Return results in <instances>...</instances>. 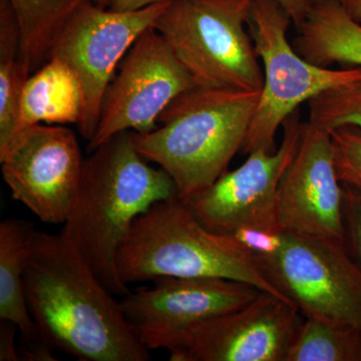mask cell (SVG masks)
Masks as SVG:
<instances>
[{"label":"cell","mask_w":361,"mask_h":361,"mask_svg":"<svg viewBox=\"0 0 361 361\" xmlns=\"http://www.w3.org/2000/svg\"><path fill=\"white\" fill-rule=\"evenodd\" d=\"M40 339L82 361H149L121 301L63 234L35 231L23 274Z\"/></svg>","instance_id":"6da1fadb"},{"label":"cell","mask_w":361,"mask_h":361,"mask_svg":"<svg viewBox=\"0 0 361 361\" xmlns=\"http://www.w3.org/2000/svg\"><path fill=\"white\" fill-rule=\"evenodd\" d=\"M85 159L82 179L61 234L115 296L130 293L116 256L135 220L156 203L178 197L174 180L135 149L132 130L114 135Z\"/></svg>","instance_id":"7a4b0ae2"},{"label":"cell","mask_w":361,"mask_h":361,"mask_svg":"<svg viewBox=\"0 0 361 361\" xmlns=\"http://www.w3.org/2000/svg\"><path fill=\"white\" fill-rule=\"evenodd\" d=\"M261 90L195 87L169 104L155 130H132L135 149L171 176L187 202L227 172L243 148Z\"/></svg>","instance_id":"3957f363"},{"label":"cell","mask_w":361,"mask_h":361,"mask_svg":"<svg viewBox=\"0 0 361 361\" xmlns=\"http://www.w3.org/2000/svg\"><path fill=\"white\" fill-rule=\"evenodd\" d=\"M116 268L127 286L160 277L221 278L291 303L236 240L204 227L179 197L156 202L135 220L118 252Z\"/></svg>","instance_id":"277c9868"},{"label":"cell","mask_w":361,"mask_h":361,"mask_svg":"<svg viewBox=\"0 0 361 361\" xmlns=\"http://www.w3.org/2000/svg\"><path fill=\"white\" fill-rule=\"evenodd\" d=\"M253 0H172L153 27L198 87L261 90L264 73L250 32Z\"/></svg>","instance_id":"5b68a950"},{"label":"cell","mask_w":361,"mask_h":361,"mask_svg":"<svg viewBox=\"0 0 361 361\" xmlns=\"http://www.w3.org/2000/svg\"><path fill=\"white\" fill-rule=\"evenodd\" d=\"M292 18L279 0H253L248 30L264 66V85L242 152L274 153L275 137L304 102L325 90L361 80V68L334 70L313 65L287 39Z\"/></svg>","instance_id":"8992f818"},{"label":"cell","mask_w":361,"mask_h":361,"mask_svg":"<svg viewBox=\"0 0 361 361\" xmlns=\"http://www.w3.org/2000/svg\"><path fill=\"white\" fill-rule=\"evenodd\" d=\"M257 262L304 318L361 331V270L344 242L287 231L281 252Z\"/></svg>","instance_id":"52a82bcc"},{"label":"cell","mask_w":361,"mask_h":361,"mask_svg":"<svg viewBox=\"0 0 361 361\" xmlns=\"http://www.w3.org/2000/svg\"><path fill=\"white\" fill-rule=\"evenodd\" d=\"M304 317L293 304L261 291L232 312L145 342L172 361H286Z\"/></svg>","instance_id":"ba28073f"},{"label":"cell","mask_w":361,"mask_h":361,"mask_svg":"<svg viewBox=\"0 0 361 361\" xmlns=\"http://www.w3.org/2000/svg\"><path fill=\"white\" fill-rule=\"evenodd\" d=\"M170 2L130 11L85 4L59 33L49 59L65 61L80 80L84 108L78 129L85 141L90 142L96 133L104 94L115 77L116 66L137 37L153 27Z\"/></svg>","instance_id":"9c48e42d"},{"label":"cell","mask_w":361,"mask_h":361,"mask_svg":"<svg viewBox=\"0 0 361 361\" xmlns=\"http://www.w3.org/2000/svg\"><path fill=\"white\" fill-rule=\"evenodd\" d=\"M198 87L166 39L149 27L137 37L104 94L92 153L114 135L155 130L161 114L175 99Z\"/></svg>","instance_id":"30bf717a"},{"label":"cell","mask_w":361,"mask_h":361,"mask_svg":"<svg viewBox=\"0 0 361 361\" xmlns=\"http://www.w3.org/2000/svg\"><path fill=\"white\" fill-rule=\"evenodd\" d=\"M84 161L73 130L44 123L26 130L0 154L2 177L11 197L47 224H65Z\"/></svg>","instance_id":"8fae6325"},{"label":"cell","mask_w":361,"mask_h":361,"mask_svg":"<svg viewBox=\"0 0 361 361\" xmlns=\"http://www.w3.org/2000/svg\"><path fill=\"white\" fill-rule=\"evenodd\" d=\"M303 125L299 110L294 111L282 126L283 139L276 152H252L241 167L227 171L208 189L188 200L201 224L227 236L246 226L282 229L277 220L278 187L296 155Z\"/></svg>","instance_id":"7c38bea8"},{"label":"cell","mask_w":361,"mask_h":361,"mask_svg":"<svg viewBox=\"0 0 361 361\" xmlns=\"http://www.w3.org/2000/svg\"><path fill=\"white\" fill-rule=\"evenodd\" d=\"M343 200L330 133L304 123L296 155L278 187L280 227L344 242Z\"/></svg>","instance_id":"4fadbf2b"},{"label":"cell","mask_w":361,"mask_h":361,"mask_svg":"<svg viewBox=\"0 0 361 361\" xmlns=\"http://www.w3.org/2000/svg\"><path fill=\"white\" fill-rule=\"evenodd\" d=\"M152 287L123 296L121 304L133 331L145 342L244 307L260 290L221 278L160 277Z\"/></svg>","instance_id":"5bb4252c"},{"label":"cell","mask_w":361,"mask_h":361,"mask_svg":"<svg viewBox=\"0 0 361 361\" xmlns=\"http://www.w3.org/2000/svg\"><path fill=\"white\" fill-rule=\"evenodd\" d=\"M82 108L84 97L77 75L65 61L51 58L32 73L23 85L16 129L9 145L39 123L78 126Z\"/></svg>","instance_id":"9a60e30c"},{"label":"cell","mask_w":361,"mask_h":361,"mask_svg":"<svg viewBox=\"0 0 361 361\" xmlns=\"http://www.w3.org/2000/svg\"><path fill=\"white\" fill-rule=\"evenodd\" d=\"M297 27L294 49L306 61L325 68L334 63L361 68V23L339 0L314 2Z\"/></svg>","instance_id":"2e32d148"},{"label":"cell","mask_w":361,"mask_h":361,"mask_svg":"<svg viewBox=\"0 0 361 361\" xmlns=\"http://www.w3.org/2000/svg\"><path fill=\"white\" fill-rule=\"evenodd\" d=\"M35 231L30 221L7 219L0 223V320L16 324L25 343L42 341L23 286Z\"/></svg>","instance_id":"e0dca14e"},{"label":"cell","mask_w":361,"mask_h":361,"mask_svg":"<svg viewBox=\"0 0 361 361\" xmlns=\"http://www.w3.org/2000/svg\"><path fill=\"white\" fill-rule=\"evenodd\" d=\"M20 30V56L30 73L49 59L66 21L85 4L111 7L113 0H8Z\"/></svg>","instance_id":"ac0fdd59"},{"label":"cell","mask_w":361,"mask_h":361,"mask_svg":"<svg viewBox=\"0 0 361 361\" xmlns=\"http://www.w3.org/2000/svg\"><path fill=\"white\" fill-rule=\"evenodd\" d=\"M30 75L20 56L18 18L8 0H0V153L13 139L21 90Z\"/></svg>","instance_id":"d6986e66"},{"label":"cell","mask_w":361,"mask_h":361,"mask_svg":"<svg viewBox=\"0 0 361 361\" xmlns=\"http://www.w3.org/2000/svg\"><path fill=\"white\" fill-rule=\"evenodd\" d=\"M286 361H361V331L304 318Z\"/></svg>","instance_id":"ffe728a7"},{"label":"cell","mask_w":361,"mask_h":361,"mask_svg":"<svg viewBox=\"0 0 361 361\" xmlns=\"http://www.w3.org/2000/svg\"><path fill=\"white\" fill-rule=\"evenodd\" d=\"M310 123L331 132L344 126L361 130V80L325 90L308 102Z\"/></svg>","instance_id":"44dd1931"},{"label":"cell","mask_w":361,"mask_h":361,"mask_svg":"<svg viewBox=\"0 0 361 361\" xmlns=\"http://www.w3.org/2000/svg\"><path fill=\"white\" fill-rule=\"evenodd\" d=\"M339 180L361 189V130L344 126L330 132Z\"/></svg>","instance_id":"7402d4cb"},{"label":"cell","mask_w":361,"mask_h":361,"mask_svg":"<svg viewBox=\"0 0 361 361\" xmlns=\"http://www.w3.org/2000/svg\"><path fill=\"white\" fill-rule=\"evenodd\" d=\"M231 236L256 261H262L275 257L281 252L286 242L287 231L280 228L246 226L233 233Z\"/></svg>","instance_id":"603a6c76"},{"label":"cell","mask_w":361,"mask_h":361,"mask_svg":"<svg viewBox=\"0 0 361 361\" xmlns=\"http://www.w3.org/2000/svg\"><path fill=\"white\" fill-rule=\"evenodd\" d=\"M344 244L361 270V189L343 184Z\"/></svg>","instance_id":"cb8c5ba5"},{"label":"cell","mask_w":361,"mask_h":361,"mask_svg":"<svg viewBox=\"0 0 361 361\" xmlns=\"http://www.w3.org/2000/svg\"><path fill=\"white\" fill-rule=\"evenodd\" d=\"M18 326L7 320H0V360L18 361V349L14 343Z\"/></svg>","instance_id":"d4e9b609"},{"label":"cell","mask_w":361,"mask_h":361,"mask_svg":"<svg viewBox=\"0 0 361 361\" xmlns=\"http://www.w3.org/2000/svg\"><path fill=\"white\" fill-rule=\"evenodd\" d=\"M54 350L42 341L37 343H25L23 348L18 350L20 360L26 361H51L56 360L52 355Z\"/></svg>","instance_id":"484cf974"},{"label":"cell","mask_w":361,"mask_h":361,"mask_svg":"<svg viewBox=\"0 0 361 361\" xmlns=\"http://www.w3.org/2000/svg\"><path fill=\"white\" fill-rule=\"evenodd\" d=\"M279 1L290 14L292 20L296 25L302 23L308 11H310L311 6L314 4V0H279Z\"/></svg>","instance_id":"4316f807"},{"label":"cell","mask_w":361,"mask_h":361,"mask_svg":"<svg viewBox=\"0 0 361 361\" xmlns=\"http://www.w3.org/2000/svg\"><path fill=\"white\" fill-rule=\"evenodd\" d=\"M164 1H172V0H113L110 8L116 11H137V9Z\"/></svg>","instance_id":"83f0119b"},{"label":"cell","mask_w":361,"mask_h":361,"mask_svg":"<svg viewBox=\"0 0 361 361\" xmlns=\"http://www.w3.org/2000/svg\"><path fill=\"white\" fill-rule=\"evenodd\" d=\"M353 20L361 23V0H339Z\"/></svg>","instance_id":"f1b7e54d"},{"label":"cell","mask_w":361,"mask_h":361,"mask_svg":"<svg viewBox=\"0 0 361 361\" xmlns=\"http://www.w3.org/2000/svg\"><path fill=\"white\" fill-rule=\"evenodd\" d=\"M315 2L326 1V0H314Z\"/></svg>","instance_id":"f546056e"}]
</instances>
